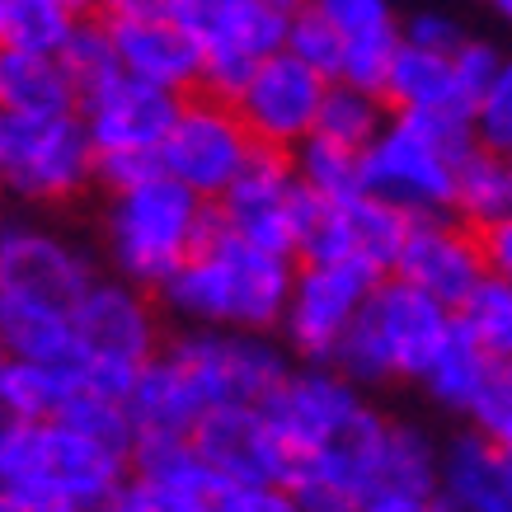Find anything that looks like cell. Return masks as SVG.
Segmentation results:
<instances>
[{
  "label": "cell",
  "mask_w": 512,
  "mask_h": 512,
  "mask_svg": "<svg viewBox=\"0 0 512 512\" xmlns=\"http://www.w3.org/2000/svg\"><path fill=\"white\" fill-rule=\"evenodd\" d=\"M296 259L268 254L240 235L212 231L170 278L160 282L156 306L184 329H249V334H278L287 287Z\"/></svg>",
  "instance_id": "obj_1"
},
{
  "label": "cell",
  "mask_w": 512,
  "mask_h": 512,
  "mask_svg": "<svg viewBox=\"0 0 512 512\" xmlns=\"http://www.w3.org/2000/svg\"><path fill=\"white\" fill-rule=\"evenodd\" d=\"M212 221H217L212 202H202L198 193H188L160 170L127 188H109L104 221H99L109 273L141 292H156L207 240Z\"/></svg>",
  "instance_id": "obj_2"
},
{
  "label": "cell",
  "mask_w": 512,
  "mask_h": 512,
  "mask_svg": "<svg viewBox=\"0 0 512 512\" xmlns=\"http://www.w3.org/2000/svg\"><path fill=\"white\" fill-rule=\"evenodd\" d=\"M451 334V311L428 292L409 287L404 278L386 273L376 278L367 292L362 311L343 339L334 343V353L325 357L329 367L353 381L357 390H376L390 381H419L428 372V362Z\"/></svg>",
  "instance_id": "obj_3"
},
{
  "label": "cell",
  "mask_w": 512,
  "mask_h": 512,
  "mask_svg": "<svg viewBox=\"0 0 512 512\" xmlns=\"http://www.w3.org/2000/svg\"><path fill=\"white\" fill-rule=\"evenodd\" d=\"M470 146L475 137L466 113H390L386 127L362 146V193L404 217L447 212L451 174Z\"/></svg>",
  "instance_id": "obj_4"
},
{
  "label": "cell",
  "mask_w": 512,
  "mask_h": 512,
  "mask_svg": "<svg viewBox=\"0 0 512 512\" xmlns=\"http://www.w3.org/2000/svg\"><path fill=\"white\" fill-rule=\"evenodd\" d=\"M71 343H76L80 386L127 395L132 376L165 343V315L151 292H141L113 273H99L71 311Z\"/></svg>",
  "instance_id": "obj_5"
},
{
  "label": "cell",
  "mask_w": 512,
  "mask_h": 512,
  "mask_svg": "<svg viewBox=\"0 0 512 512\" xmlns=\"http://www.w3.org/2000/svg\"><path fill=\"white\" fill-rule=\"evenodd\" d=\"M99 278L94 254L43 217H0V306L71 320L85 287Z\"/></svg>",
  "instance_id": "obj_6"
},
{
  "label": "cell",
  "mask_w": 512,
  "mask_h": 512,
  "mask_svg": "<svg viewBox=\"0 0 512 512\" xmlns=\"http://www.w3.org/2000/svg\"><path fill=\"white\" fill-rule=\"evenodd\" d=\"M165 15L198 47V90L217 99H231L287 38V5L278 0H165Z\"/></svg>",
  "instance_id": "obj_7"
},
{
  "label": "cell",
  "mask_w": 512,
  "mask_h": 512,
  "mask_svg": "<svg viewBox=\"0 0 512 512\" xmlns=\"http://www.w3.org/2000/svg\"><path fill=\"white\" fill-rule=\"evenodd\" d=\"M94 188V146L76 113L52 118H5V170L0 193L19 207L47 212L71 207Z\"/></svg>",
  "instance_id": "obj_8"
},
{
  "label": "cell",
  "mask_w": 512,
  "mask_h": 512,
  "mask_svg": "<svg viewBox=\"0 0 512 512\" xmlns=\"http://www.w3.org/2000/svg\"><path fill=\"white\" fill-rule=\"evenodd\" d=\"M320 202L296 184L292 160L282 151H264L254 146V156L245 160V170L235 174L226 193L212 202V217L221 231L240 235L249 245L268 249V254H287L296 259V245L311 226Z\"/></svg>",
  "instance_id": "obj_9"
},
{
  "label": "cell",
  "mask_w": 512,
  "mask_h": 512,
  "mask_svg": "<svg viewBox=\"0 0 512 512\" xmlns=\"http://www.w3.org/2000/svg\"><path fill=\"white\" fill-rule=\"evenodd\" d=\"M193 386L202 390L207 409L221 404H264L282 376L292 372V353L278 334H249V329H179L165 339Z\"/></svg>",
  "instance_id": "obj_10"
},
{
  "label": "cell",
  "mask_w": 512,
  "mask_h": 512,
  "mask_svg": "<svg viewBox=\"0 0 512 512\" xmlns=\"http://www.w3.org/2000/svg\"><path fill=\"white\" fill-rule=\"evenodd\" d=\"M249 156H254V141H249L245 123L235 118L231 99L202 90L179 99L174 123L156 151L160 174H170L174 184H184L202 202H217L226 184L245 170Z\"/></svg>",
  "instance_id": "obj_11"
},
{
  "label": "cell",
  "mask_w": 512,
  "mask_h": 512,
  "mask_svg": "<svg viewBox=\"0 0 512 512\" xmlns=\"http://www.w3.org/2000/svg\"><path fill=\"white\" fill-rule=\"evenodd\" d=\"M329 80L315 66L296 62L287 47L268 52L264 62L245 76V85L231 94L235 118L245 123L249 141L264 151H292L296 141H306L315 132L320 104H325Z\"/></svg>",
  "instance_id": "obj_12"
},
{
  "label": "cell",
  "mask_w": 512,
  "mask_h": 512,
  "mask_svg": "<svg viewBox=\"0 0 512 512\" xmlns=\"http://www.w3.org/2000/svg\"><path fill=\"white\" fill-rule=\"evenodd\" d=\"M372 287L376 273L362 264H296L278 320L282 348L301 362H325Z\"/></svg>",
  "instance_id": "obj_13"
},
{
  "label": "cell",
  "mask_w": 512,
  "mask_h": 512,
  "mask_svg": "<svg viewBox=\"0 0 512 512\" xmlns=\"http://www.w3.org/2000/svg\"><path fill=\"white\" fill-rule=\"evenodd\" d=\"M184 94L156 90L146 80L127 76V71H109L94 85L76 90V118L85 127V137L94 146V160L109 156H156L165 132L174 123Z\"/></svg>",
  "instance_id": "obj_14"
},
{
  "label": "cell",
  "mask_w": 512,
  "mask_h": 512,
  "mask_svg": "<svg viewBox=\"0 0 512 512\" xmlns=\"http://www.w3.org/2000/svg\"><path fill=\"white\" fill-rule=\"evenodd\" d=\"M259 409H264V419L273 423L278 442L292 451L296 461V456L329 447L334 437L357 428V419L372 404H367V390L343 381L329 362H301V367L292 362V372L273 386V395Z\"/></svg>",
  "instance_id": "obj_15"
},
{
  "label": "cell",
  "mask_w": 512,
  "mask_h": 512,
  "mask_svg": "<svg viewBox=\"0 0 512 512\" xmlns=\"http://www.w3.org/2000/svg\"><path fill=\"white\" fill-rule=\"evenodd\" d=\"M198 461L221 484H249V489H282L292 470V451L278 442L273 423L259 404H221L207 409L198 428L188 433Z\"/></svg>",
  "instance_id": "obj_16"
},
{
  "label": "cell",
  "mask_w": 512,
  "mask_h": 512,
  "mask_svg": "<svg viewBox=\"0 0 512 512\" xmlns=\"http://www.w3.org/2000/svg\"><path fill=\"white\" fill-rule=\"evenodd\" d=\"M404 221H409L404 212L386 207L372 193H357L348 202H320L296 245V264H362L376 278H386L400 254Z\"/></svg>",
  "instance_id": "obj_17"
},
{
  "label": "cell",
  "mask_w": 512,
  "mask_h": 512,
  "mask_svg": "<svg viewBox=\"0 0 512 512\" xmlns=\"http://www.w3.org/2000/svg\"><path fill=\"white\" fill-rule=\"evenodd\" d=\"M376 428L381 409H367L357 428L334 437L329 447L296 456L287 470V498L296 512H357L376 494Z\"/></svg>",
  "instance_id": "obj_18"
},
{
  "label": "cell",
  "mask_w": 512,
  "mask_h": 512,
  "mask_svg": "<svg viewBox=\"0 0 512 512\" xmlns=\"http://www.w3.org/2000/svg\"><path fill=\"white\" fill-rule=\"evenodd\" d=\"M390 273L451 311L489 268H484L480 254V235L470 231L466 221H456L451 212H428V217L404 221V240Z\"/></svg>",
  "instance_id": "obj_19"
},
{
  "label": "cell",
  "mask_w": 512,
  "mask_h": 512,
  "mask_svg": "<svg viewBox=\"0 0 512 512\" xmlns=\"http://www.w3.org/2000/svg\"><path fill=\"white\" fill-rule=\"evenodd\" d=\"M113 43V62L127 76L146 80L156 90L193 94L198 90V47L165 10H132V15H104Z\"/></svg>",
  "instance_id": "obj_20"
},
{
  "label": "cell",
  "mask_w": 512,
  "mask_h": 512,
  "mask_svg": "<svg viewBox=\"0 0 512 512\" xmlns=\"http://www.w3.org/2000/svg\"><path fill=\"white\" fill-rule=\"evenodd\" d=\"M306 5L339 33L334 80L381 94V80H386L390 62H395V47H400L395 5L390 0H306Z\"/></svg>",
  "instance_id": "obj_21"
},
{
  "label": "cell",
  "mask_w": 512,
  "mask_h": 512,
  "mask_svg": "<svg viewBox=\"0 0 512 512\" xmlns=\"http://www.w3.org/2000/svg\"><path fill=\"white\" fill-rule=\"evenodd\" d=\"M433 498L451 512H512V447L461 428L437 447Z\"/></svg>",
  "instance_id": "obj_22"
},
{
  "label": "cell",
  "mask_w": 512,
  "mask_h": 512,
  "mask_svg": "<svg viewBox=\"0 0 512 512\" xmlns=\"http://www.w3.org/2000/svg\"><path fill=\"white\" fill-rule=\"evenodd\" d=\"M76 113V80L57 52L0 47V118Z\"/></svg>",
  "instance_id": "obj_23"
},
{
  "label": "cell",
  "mask_w": 512,
  "mask_h": 512,
  "mask_svg": "<svg viewBox=\"0 0 512 512\" xmlns=\"http://www.w3.org/2000/svg\"><path fill=\"white\" fill-rule=\"evenodd\" d=\"M57 503L47 423L0 419V512H38Z\"/></svg>",
  "instance_id": "obj_24"
},
{
  "label": "cell",
  "mask_w": 512,
  "mask_h": 512,
  "mask_svg": "<svg viewBox=\"0 0 512 512\" xmlns=\"http://www.w3.org/2000/svg\"><path fill=\"white\" fill-rule=\"evenodd\" d=\"M381 99L390 113H466L470 104L456 71H451V52H428V47H395L386 80H381Z\"/></svg>",
  "instance_id": "obj_25"
},
{
  "label": "cell",
  "mask_w": 512,
  "mask_h": 512,
  "mask_svg": "<svg viewBox=\"0 0 512 512\" xmlns=\"http://www.w3.org/2000/svg\"><path fill=\"white\" fill-rule=\"evenodd\" d=\"M447 212L456 221H466L470 231H484V226H494V221H508L512 217V165H508V156L484 151V146H470L466 156L456 160V174H451Z\"/></svg>",
  "instance_id": "obj_26"
},
{
  "label": "cell",
  "mask_w": 512,
  "mask_h": 512,
  "mask_svg": "<svg viewBox=\"0 0 512 512\" xmlns=\"http://www.w3.org/2000/svg\"><path fill=\"white\" fill-rule=\"evenodd\" d=\"M433 484H437V442L428 437V428L381 414V428H376V489L433 494Z\"/></svg>",
  "instance_id": "obj_27"
},
{
  "label": "cell",
  "mask_w": 512,
  "mask_h": 512,
  "mask_svg": "<svg viewBox=\"0 0 512 512\" xmlns=\"http://www.w3.org/2000/svg\"><path fill=\"white\" fill-rule=\"evenodd\" d=\"M76 390V376L29 357H0V419L52 423L62 400Z\"/></svg>",
  "instance_id": "obj_28"
},
{
  "label": "cell",
  "mask_w": 512,
  "mask_h": 512,
  "mask_svg": "<svg viewBox=\"0 0 512 512\" xmlns=\"http://www.w3.org/2000/svg\"><path fill=\"white\" fill-rule=\"evenodd\" d=\"M498 362H508V357H489L484 348H475L466 334H456V329H451L447 343H442L437 357L428 362V372L419 376V386L428 390L447 414H461V419H466L470 400L480 395V386L494 376Z\"/></svg>",
  "instance_id": "obj_29"
},
{
  "label": "cell",
  "mask_w": 512,
  "mask_h": 512,
  "mask_svg": "<svg viewBox=\"0 0 512 512\" xmlns=\"http://www.w3.org/2000/svg\"><path fill=\"white\" fill-rule=\"evenodd\" d=\"M287 160H292L296 184L315 202H348L362 193V151H348V146L320 137V132L296 141Z\"/></svg>",
  "instance_id": "obj_30"
},
{
  "label": "cell",
  "mask_w": 512,
  "mask_h": 512,
  "mask_svg": "<svg viewBox=\"0 0 512 512\" xmlns=\"http://www.w3.org/2000/svg\"><path fill=\"white\" fill-rule=\"evenodd\" d=\"M451 329L466 334L489 357H508L512 353V282L503 273H484L451 306Z\"/></svg>",
  "instance_id": "obj_31"
},
{
  "label": "cell",
  "mask_w": 512,
  "mask_h": 512,
  "mask_svg": "<svg viewBox=\"0 0 512 512\" xmlns=\"http://www.w3.org/2000/svg\"><path fill=\"white\" fill-rule=\"evenodd\" d=\"M386 118H390V109L376 90H357V85L329 80L320 118H315V132L329 141H339V146H348V151H362V146L386 127Z\"/></svg>",
  "instance_id": "obj_32"
},
{
  "label": "cell",
  "mask_w": 512,
  "mask_h": 512,
  "mask_svg": "<svg viewBox=\"0 0 512 512\" xmlns=\"http://www.w3.org/2000/svg\"><path fill=\"white\" fill-rule=\"evenodd\" d=\"M76 19L62 0H0V47L24 52H62Z\"/></svg>",
  "instance_id": "obj_33"
},
{
  "label": "cell",
  "mask_w": 512,
  "mask_h": 512,
  "mask_svg": "<svg viewBox=\"0 0 512 512\" xmlns=\"http://www.w3.org/2000/svg\"><path fill=\"white\" fill-rule=\"evenodd\" d=\"M57 423L85 433L90 442H104V447H113V451H127V456H132V447H137V428H132V419H127L123 395H109V390L76 386L62 400V409H57Z\"/></svg>",
  "instance_id": "obj_34"
},
{
  "label": "cell",
  "mask_w": 512,
  "mask_h": 512,
  "mask_svg": "<svg viewBox=\"0 0 512 512\" xmlns=\"http://www.w3.org/2000/svg\"><path fill=\"white\" fill-rule=\"evenodd\" d=\"M62 66L71 71V80L80 85H94L99 76H109V71H118V62H113V43H109V29H104V15H80L76 29H71V38L62 43Z\"/></svg>",
  "instance_id": "obj_35"
},
{
  "label": "cell",
  "mask_w": 512,
  "mask_h": 512,
  "mask_svg": "<svg viewBox=\"0 0 512 512\" xmlns=\"http://www.w3.org/2000/svg\"><path fill=\"white\" fill-rule=\"evenodd\" d=\"M282 47L292 52L296 62L315 66L325 80H334V66H339V33L329 29L306 0L287 10V38H282Z\"/></svg>",
  "instance_id": "obj_36"
},
{
  "label": "cell",
  "mask_w": 512,
  "mask_h": 512,
  "mask_svg": "<svg viewBox=\"0 0 512 512\" xmlns=\"http://www.w3.org/2000/svg\"><path fill=\"white\" fill-rule=\"evenodd\" d=\"M470 137H475V146L498 151V156L512 151V71H503V76L470 104Z\"/></svg>",
  "instance_id": "obj_37"
},
{
  "label": "cell",
  "mask_w": 512,
  "mask_h": 512,
  "mask_svg": "<svg viewBox=\"0 0 512 512\" xmlns=\"http://www.w3.org/2000/svg\"><path fill=\"white\" fill-rule=\"evenodd\" d=\"M466 423H470V433L512 447V367L508 362H498L494 376H489L480 386V395L470 400Z\"/></svg>",
  "instance_id": "obj_38"
},
{
  "label": "cell",
  "mask_w": 512,
  "mask_h": 512,
  "mask_svg": "<svg viewBox=\"0 0 512 512\" xmlns=\"http://www.w3.org/2000/svg\"><path fill=\"white\" fill-rule=\"evenodd\" d=\"M451 71H456V85H461V94H466V104H475L503 71H512V66H508V52H503L494 38L466 33V43L451 52Z\"/></svg>",
  "instance_id": "obj_39"
},
{
  "label": "cell",
  "mask_w": 512,
  "mask_h": 512,
  "mask_svg": "<svg viewBox=\"0 0 512 512\" xmlns=\"http://www.w3.org/2000/svg\"><path fill=\"white\" fill-rule=\"evenodd\" d=\"M466 24L447 10H414L400 19V43L409 47H428V52H456L466 43Z\"/></svg>",
  "instance_id": "obj_40"
},
{
  "label": "cell",
  "mask_w": 512,
  "mask_h": 512,
  "mask_svg": "<svg viewBox=\"0 0 512 512\" xmlns=\"http://www.w3.org/2000/svg\"><path fill=\"white\" fill-rule=\"evenodd\" d=\"M480 235V254H484V268L489 273H512V217L508 221H494V226H484Z\"/></svg>",
  "instance_id": "obj_41"
},
{
  "label": "cell",
  "mask_w": 512,
  "mask_h": 512,
  "mask_svg": "<svg viewBox=\"0 0 512 512\" xmlns=\"http://www.w3.org/2000/svg\"><path fill=\"white\" fill-rule=\"evenodd\" d=\"M357 512H433V494H409V489H376Z\"/></svg>",
  "instance_id": "obj_42"
},
{
  "label": "cell",
  "mask_w": 512,
  "mask_h": 512,
  "mask_svg": "<svg viewBox=\"0 0 512 512\" xmlns=\"http://www.w3.org/2000/svg\"><path fill=\"white\" fill-rule=\"evenodd\" d=\"M132 10H165V0H99V15H132Z\"/></svg>",
  "instance_id": "obj_43"
},
{
  "label": "cell",
  "mask_w": 512,
  "mask_h": 512,
  "mask_svg": "<svg viewBox=\"0 0 512 512\" xmlns=\"http://www.w3.org/2000/svg\"><path fill=\"white\" fill-rule=\"evenodd\" d=\"M94 512H146V508H141L137 494H132V489H127V480H123V489H118V494H113L104 508H94Z\"/></svg>",
  "instance_id": "obj_44"
},
{
  "label": "cell",
  "mask_w": 512,
  "mask_h": 512,
  "mask_svg": "<svg viewBox=\"0 0 512 512\" xmlns=\"http://www.w3.org/2000/svg\"><path fill=\"white\" fill-rule=\"evenodd\" d=\"M71 15H99V0H62Z\"/></svg>",
  "instance_id": "obj_45"
},
{
  "label": "cell",
  "mask_w": 512,
  "mask_h": 512,
  "mask_svg": "<svg viewBox=\"0 0 512 512\" xmlns=\"http://www.w3.org/2000/svg\"><path fill=\"white\" fill-rule=\"evenodd\" d=\"M484 5H489V10H494V15H503V19L512 15V0H484Z\"/></svg>",
  "instance_id": "obj_46"
},
{
  "label": "cell",
  "mask_w": 512,
  "mask_h": 512,
  "mask_svg": "<svg viewBox=\"0 0 512 512\" xmlns=\"http://www.w3.org/2000/svg\"><path fill=\"white\" fill-rule=\"evenodd\" d=\"M0 170H5V118H0Z\"/></svg>",
  "instance_id": "obj_47"
},
{
  "label": "cell",
  "mask_w": 512,
  "mask_h": 512,
  "mask_svg": "<svg viewBox=\"0 0 512 512\" xmlns=\"http://www.w3.org/2000/svg\"><path fill=\"white\" fill-rule=\"evenodd\" d=\"M38 512H76V508H62V503H52V508H38Z\"/></svg>",
  "instance_id": "obj_48"
},
{
  "label": "cell",
  "mask_w": 512,
  "mask_h": 512,
  "mask_svg": "<svg viewBox=\"0 0 512 512\" xmlns=\"http://www.w3.org/2000/svg\"><path fill=\"white\" fill-rule=\"evenodd\" d=\"M433 512H451V508H447V503H442V498H433Z\"/></svg>",
  "instance_id": "obj_49"
},
{
  "label": "cell",
  "mask_w": 512,
  "mask_h": 512,
  "mask_svg": "<svg viewBox=\"0 0 512 512\" xmlns=\"http://www.w3.org/2000/svg\"><path fill=\"white\" fill-rule=\"evenodd\" d=\"M278 5H287V10H292V5H301V0H278Z\"/></svg>",
  "instance_id": "obj_50"
}]
</instances>
